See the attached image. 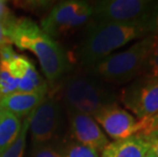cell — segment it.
Returning <instances> with one entry per match:
<instances>
[{
    "instance_id": "17",
    "label": "cell",
    "mask_w": 158,
    "mask_h": 157,
    "mask_svg": "<svg viewBox=\"0 0 158 157\" xmlns=\"http://www.w3.org/2000/svg\"><path fill=\"white\" fill-rule=\"evenodd\" d=\"M18 92V80L13 76L5 62L0 61V98Z\"/></svg>"
},
{
    "instance_id": "25",
    "label": "cell",
    "mask_w": 158,
    "mask_h": 157,
    "mask_svg": "<svg viewBox=\"0 0 158 157\" xmlns=\"http://www.w3.org/2000/svg\"><path fill=\"white\" fill-rule=\"evenodd\" d=\"M146 157H157L155 154H154V153L151 151V150H149V151H148V153H147V155H146Z\"/></svg>"
},
{
    "instance_id": "3",
    "label": "cell",
    "mask_w": 158,
    "mask_h": 157,
    "mask_svg": "<svg viewBox=\"0 0 158 157\" xmlns=\"http://www.w3.org/2000/svg\"><path fill=\"white\" fill-rule=\"evenodd\" d=\"M150 35L145 24L94 23L87 24L85 36L76 49L81 68L93 65L134 40Z\"/></svg>"
},
{
    "instance_id": "24",
    "label": "cell",
    "mask_w": 158,
    "mask_h": 157,
    "mask_svg": "<svg viewBox=\"0 0 158 157\" xmlns=\"http://www.w3.org/2000/svg\"><path fill=\"white\" fill-rule=\"evenodd\" d=\"M11 15L4 1H0V22H4L6 19Z\"/></svg>"
},
{
    "instance_id": "5",
    "label": "cell",
    "mask_w": 158,
    "mask_h": 157,
    "mask_svg": "<svg viewBox=\"0 0 158 157\" xmlns=\"http://www.w3.org/2000/svg\"><path fill=\"white\" fill-rule=\"evenodd\" d=\"M94 23L147 24L158 11V0H100L91 2Z\"/></svg>"
},
{
    "instance_id": "8",
    "label": "cell",
    "mask_w": 158,
    "mask_h": 157,
    "mask_svg": "<svg viewBox=\"0 0 158 157\" xmlns=\"http://www.w3.org/2000/svg\"><path fill=\"white\" fill-rule=\"evenodd\" d=\"M119 101L139 121L158 113V79L139 76L119 93Z\"/></svg>"
},
{
    "instance_id": "6",
    "label": "cell",
    "mask_w": 158,
    "mask_h": 157,
    "mask_svg": "<svg viewBox=\"0 0 158 157\" xmlns=\"http://www.w3.org/2000/svg\"><path fill=\"white\" fill-rule=\"evenodd\" d=\"M64 110L53 95H46L28 118L32 146L54 145L63 137Z\"/></svg>"
},
{
    "instance_id": "11",
    "label": "cell",
    "mask_w": 158,
    "mask_h": 157,
    "mask_svg": "<svg viewBox=\"0 0 158 157\" xmlns=\"http://www.w3.org/2000/svg\"><path fill=\"white\" fill-rule=\"evenodd\" d=\"M5 63L8 71L18 80V91L47 95L49 85L40 76L35 65L28 57L15 53Z\"/></svg>"
},
{
    "instance_id": "19",
    "label": "cell",
    "mask_w": 158,
    "mask_h": 157,
    "mask_svg": "<svg viewBox=\"0 0 158 157\" xmlns=\"http://www.w3.org/2000/svg\"><path fill=\"white\" fill-rule=\"evenodd\" d=\"M31 157H60L53 145L32 146Z\"/></svg>"
},
{
    "instance_id": "14",
    "label": "cell",
    "mask_w": 158,
    "mask_h": 157,
    "mask_svg": "<svg viewBox=\"0 0 158 157\" xmlns=\"http://www.w3.org/2000/svg\"><path fill=\"white\" fill-rule=\"evenodd\" d=\"M23 121L6 110L0 109V154H2L18 138Z\"/></svg>"
},
{
    "instance_id": "16",
    "label": "cell",
    "mask_w": 158,
    "mask_h": 157,
    "mask_svg": "<svg viewBox=\"0 0 158 157\" xmlns=\"http://www.w3.org/2000/svg\"><path fill=\"white\" fill-rule=\"evenodd\" d=\"M28 131H29V121L28 118H26L23 123L22 131L18 136V138L15 139V141L2 154H0V157H23L26 148V140H27V135H28Z\"/></svg>"
},
{
    "instance_id": "23",
    "label": "cell",
    "mask_w": 158,
    "mask_h": 157,
    "mask_svg": "<svg viewBox=\"0 0 158 157\" xmlns=\"http://www.w3.org/2000/svg\"><path fill=\"white\" fill-rule=\"evenodd\" d=\"M7 45H12V43L10 42L7 37L4 34V29H3V23L0 22V49H2L3 47Z\"/></svg>"
},
{
    "instance_id": "7",
    "label": "cell",
    "mask_w": 158,
    "mask_h": 157,
    "mask_svg": "<svg viewBox=\"0 0 158 157\" xmlns=\"http://www.w3.org/2000/svg\"><path fill=\"white\" fill-rule=\"evenodd\" d=\"M91 18V2L81 0L61 1L53 6L42 19L41 29L51 38H59L87 25Z\"/></svg>"
},
{
    "instance_id": "13",
    "label": "cell",
    "mask_w": 158,
    "mask_h": 157,
    "mask_svg": "<svg viewBox=\"0 0 158 157\" xmlns=\"http://www.w3.org/2000/svg\"><path fill=\"white\" fill-rule=\"evenodd\" d=\"M150 150L148 143L139 135L109 143L100 157H146Z\"/></svg>"
},
{
    "instance_id": "20",
    "label": "cell",
    "mask_w": 158,
    "mask_h": 157,
    "mask_svg": "<svg viewBox=\"0 0 158 157\" xmlns=\"http://www.w3.org/2000/svg\"><path fill=\"white\" fill-rule=\"evenodd\" d=\"M142 122V130L138 135H147L150 133H158V113L152 118Z\"/></svg>"
},
{
    "instance_id": "22",
    "label": "cell",
    "mask_w": 158,
    "mask_h": 157,
    "mask_svg": "<svg viewBox=\"0 0 158 157\" xmlns=\"http://www.w3.org/2000/svg\"><path fill=\"white\" fill-rule=\"evenodd\" d=\"M146 26L150 34L158 35V11L151 16V19L147 22Z\"/></svg>"
},
{
    "instance_id": "10",
    "label": "cell",
    "mask_w": 158,
    "mask_h": 157,
    "mask_svg": "<svg viewBox=\"0 0 158 157\" xmlns=\"http://www.w3.org/2000/svg\"><path fill=\"white\" fill-rule=\"evenodd\" d=\"M69 122V137L81 144L101 153L109 144L105 134L92 116L85 113L64 110Z\"/></svg>"
},
{
    "instance_id": "9",
    "label": "cell",
    "mask_w": 158,
    "mask_h": 157,
    "mask_svg": "<svg viewBox=\"0 0 158 157\" xmlns=\"http://www.w3.org/2000/svg\"><path fill=\"white\" fill-rule=\"evenodd\" d=\"M114 141L138 135L142 130V122L118 105L103 108L93 118Z\"/></svg>"
},
{
    "instance_id": "15",
    "label": "cell",
    "mask_w": 158,
    "mask_h": 157,
    "mask_svg": "<svg viewBox=\"0 0 158 157\" xmlns=\"http://www.w3.org/2000/svg\"><path fill=\"white\" fill-rule=\"evenodd\" d=\"M54 146L60 157H100L99 152L75 141L70 137H63Z\"/></svg>"
},
{
    "instance_id": "4",
    "label": "cell",
    "mask_w": 158,
    "mask_h": 157,
    "mask_svg": "<svg viewBox=\"0 0 158 157\" xmlns=\"http://www.w3.org/2000/svg\"><path fill=\"white\" fill-rule=\"evenodd\" d=\"M153 40L154 35L150 34L123 51L112 53L95 64L81 69L109 85L127 84L142 75Z\"/></svg>"
},
{
    "instance_id": "18",
    "label": "cell",
    "mask_w": 158,
    "mask_h": 157,
    "mask_svg": "<svg viewBox=\"0 0 158 157\" xmlns=\"http://www.w3.org/2000/svg\"><path fill=\"white\" fill-rule=\"evenodd\" d=\"M140 76L158 79V35H154L152 47H151L150 53L147 57L142 75Z\"/></svg>"
},
{
    "instance_id": "2",
    "label": "cell",
    "mask_w": 158,
    "mask_h": 157,
    "mask_svg": "<svg viewBox=\"0 0 158 157\" xmlns=\"http://www.w3.org/2000/svg\"><path fill=\"white\" fill-rule=\"evenodd\" d=\"M56 85L57 89L53 96L63 110L82 112L94 118L103 108L119 101V93L114 86L83 69L64 75Z\"/></svg>"
},
{
    "instance_id": "21",
    "label": "cell",
    "mask_w": 158,
    "mask_h": 157,
    "mask_svg": "<svg viewBox=\"0 0 158 157\" xmlns=\"http://www.w3.org/2000/svg\"><path fill=\"white\" fill-rule=\"evenodd\" d=\"M149 145L150 150L158 157V133H150L147 135H139Z\"/></svg>"
},
{
    "instance_id": "1",
    "label": "cell",
    "mask_w": 158,
    "mask_h": 157,
    "mask_svg": "<svg viewBox=\"0 0 158 157\" xmlns=\"http://www.w3.org/2000/svg\"><path fill=\"white\" fill-rule=\"evenodd\" d=\"M2 23L5 36L19 49L34 53L49 85L54 87L69 68L68 54L62 46L30 19L11 14Z\"/></svg>"
},
{
    "instance_id": "12",
    "label": "cell",
    "mask_w": 158,
    "mask_h": 157,
    "mask_svg": "<svg viewBox=\"0 0 158 157\" xmlns=\"http://www.w3.org/2000/svg\"><path fill=\"white\" fill-rule=\"evenodd\" d=\"M39 93L15 92L10 95L0 98V109L12 113L19 118H28L45 98Z\"/></svg>"
}]
</instances>
